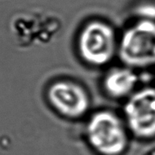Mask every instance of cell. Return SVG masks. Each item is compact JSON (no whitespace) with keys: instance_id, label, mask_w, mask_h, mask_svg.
<instances>
[{"instance_id":"6da1fadb","label":"cell","mask_w":155,"mask_h":155,"mask_svg":"<svg viewBox=\"0 0 155 155\" xmlns=\"http://www.w3.org/2000/svg\"><path fill=\"white\" fill-rule=\"evenodd\" d=\"M127 125L114 112L94 113L86 124L88 144L100 155H122L128 143Z\"/></svg>"},{"instance_id":"7a4b0ae2","label":"cell","mask_w":155,"mask_h":155,"mask_svg":"<svg viewBox=\"0 0 155 155\" xmlns=\"http://www.w3.org/2000/svg\"><path fill=\"white\" fill-rule=\"evenodd\" d=\"M118 41L114 28L101 20L85 24L78 37V54L86 64L102 67L118 54Z\"/></svg>"},{"instance_id":"3957f363","label":"cell","mask_w":155,"mask_h":155,"mask_svg":"<svg viewBox=\"0 0 155 155\" xmlns=\"http://www.w3.org/2000/svg\"><path fill=\"white\" fill-rule=\"evenodd\" d=\"M118 54L131 68L155 64L154 21L143 19L128 28L118 41Z\"/></svg>"},{"instance_id":"277c9868","label":"cell","mask_w":155,"mask_h":155,"mask_svg":"<svg viewBox=\"0 0 155 155\" xmlns=\"http://www.w3.org/2000/svg\"><path fill=\"white\" fill-rule=\"evenodd\" d=\"M125 124L135 137L155 138V88L144 87L128 97L124 108Z\"/></svg>"},{"instance_id":"5b68a950","label":"cell","mask_w":155,"mask_h":155,"mask_svg":"<svg viewBox=\"0 0 155 155\" xmlns=\"http://www.w3.org/2000/svg\"><path fill=\"white\" fill-rule=\"evenodd\" d=\"M47 97L54 110L68 118H79L88 111L90 99L84 87L70 80H58L48 89Z\"/></svg>"},{"instance_id":"8992f818","label":"cell","mask_w":155,"mask_h":155,"mask_svg":"<svg viewBox=\"0 0 155 155\" xmlns=\"http://www.w3.org/2000/svg\"><path fill=\"white\" fill-rule=\"evenodd\" d=\"M138 83V76L131 68H114L106 74L103 86L112 98H123L132 95Z\"/></svg>"}]
</instances>
